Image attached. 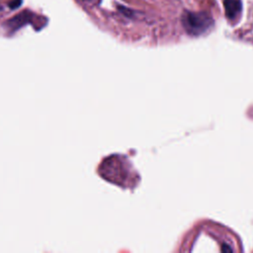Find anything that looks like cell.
<instances>
[{
  "label": "cell",
  "mask_w": 253,
  "mask_h": 253,
  "mask_svg": "<svg viewBox=\"0 0 253 253\" xmlns=\"http://www.w3.org/2000/svg\"><path fill=\"white\" fill-rule=\"evenodd\" d=\"M84 1H86V2H91V3L96 2V0H84Z\"/></svg>",
  "instance_id": "obj_3"
},
{
  "label": "cell",
  "mask_w": 253,
  "mask_h": 253,
  "mask_svg": "<svg viewBox=\"0 0 253 253\" xmlns=\"http://www.w3.org/2000/svg\"><path fill=\"white\" fill-rule=\"evenodd\" d=\"M188 27L191 30V32H202L204 29H206L209 26V20L206 18H203L202 15H191L190 18L187 19Z\"/></svg>",
  "instance_id": "obj_1"
},
{
  "label": "cell",
  "mask_w": 253,
  "mask_h": 253,
  "mask_svg": "<svg viewBox=\"0 0 253 253\" xmlns=\"http://www.w3.org/2000/svg\"><path fill=\"white\" fill-rule=\"evenodd\" d=\"M224 9L226 17L229 20H236L241 11V3L239 0H224Z\"/></svg>",
  "instance_id": "obj_2"
}]
</instances>
